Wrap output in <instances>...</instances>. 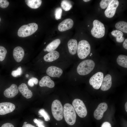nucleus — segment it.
<instances>
[{
	"mask_svg": "<svg viewBox=\"0 0 127 127\" xmlns=\"http://www.w3.org/2000/svg\"><path fill=\"white\" fill-rule=\"evenodd\" d=\"M63 115L66 123L70 125L75 123L76 119V114L72 105L69 103H65L63 108Z\"/></svg>",
	"mask_w": 127,
	"mask_h": 127,
	"instance_id": "obj_1",
	"label": "nucleus"
},
{
	"mask_svg": "<svg viewBox=\"0 0 127 127\" xmlns=\"http://www.w3.org/2000/svg\"><path fill=\"white\" fill-rule=\"evenodd\" d=\"M95 63L92 60H87L80 62L77 66V71L80 75H84L90 73L93 70Z\"/></svg>",
	"mask_w": 127,
	"mask_h": 127,
	"instance_id": "obj_2",
	"label": "nucleus"
},
{
	"mask_svg": "<svg viewBox=\"0 0 127 127\" xmlns=\"http://www.w3.org/2000/svg\"><path fill=\"white\" fill-rule=\"evenodd\" d=\"M38 28V25L32 23L21 26L18 32V35L20 37H24L30 36L34 33Z\"/></svg>",
	"mask_w": 127,
	"mask_h": 127,
	"instance_id": "obj_3",
	"label": "nucleus"
},
{
	"mask_svg": "<svg viewBox=\"0 0 127 127\" xmlns=\"http://www.w3.org/2000/svg\"><path fill=\"white\" fill-rule=\"evenodd\" d=\"M77 53L80 59H83L89 54L91 47L89 43L87 40H83L80 41L78 44Z\"/></svg>",
	"mask_w": 127,
	"mask_h": 127,
	"instance_id": "obj_4",
	"label": "nucleus"
},
{
	"mask_svg": "<svg viewBox=\"0 0 127 127\" xmlns=\"http://www.w3.org/2000/svg\"><path fill=\"white\" fill-rule=\"evenodd\" d=\"M51 110L52 115L54 118L57 121H60L63 117V108L59 100L56 99L52 102Z\"/></svg>",
	"mask_w": 127,
	"mask_h": 127,
	"instance_id": "obj_5",
	"label": "nucleus"
},
{
	"mask_svg": "<svg viewBox=\"0 0 127 127\" xmlns=\"http://www.w3.org/2000/svg\"><path fill=\"white\" fill-rule=\"evenodd\" d=\"M93 27L91 32L92 36L97 38L103 37L105 34V28L103 24L98 20H95L93 22Z\"/></svg>",
	"mask_w": 127,
	"mask_h": 127,
	"instance_id": "obj_6",
	"label": "nucleus"
},
{
	"mask_svg": "<svg viewBox=\"0 0 127 127\" xmlns=\"http://www.w3.org/2000/svg\"><path fill=\"white\" fill-rule=\"evenodd\" d=\"M72 104L75 111L80 117L83 118L87 115V110L82 101L79 99H75L72 102Z\"/></svg>",
	"mask_w": 127,
	"mask_h": 127,
	"instance_id": "obj_7",
	"label": "nucleus"
},
{
	"mask_svg": "<svg viewBox=\"0 0 127 127\" xmlns=\"http://www.w3.org/2000/svg\"><path fill=\"white\" fill-rule=\"evenodd\" d=\"M103 74L101 72H98L93 75L89 79L90 84L96 89L101 87L103 78Z\"/></svg>",
	"mask_w": 127,
	"mask_h": 127,
	"instance_id": "obj_8",
	"label": "nucleus"
},
{
	"mask_svg": "<svg viewBox=\"0 0 127 127\" xmlns=\"http://www.w3.org/2000/svg\"><path fill=\"white\" fill-rule=\"evenodd\" d=\"M119 4L118 0H112L104 12L105 16L108 18L112 17L115 14Z\"/></svg>",
	"mask_w": 127,
	"mask_h": 127,
	"instance_id": "obj_9",
	"label": "nucleus"
},
{
	"mask_svg": "<svg viewBox=\"0 0 127 127\" xmlns=\"http://www.w3.org/2000/svg\"><path fill=\"white\" fill-rule=\"evenodd\" d=\"M15 106L10 102H4L0 103V115H4L12 112Z\"/></svg>",
	"mask_w": 127,
	"mask_h": 127,
	"instance_id": "obj_10",
	"label": "nucleus"
},
{
	"mask_svg": "<svg viewBox=\"0 0 127 127\" xmlns=\"http://www.w3.org/2000/svg\"><path fill=\"white\" fill-rule=\"evenodd\" d=\"M107 105L106 103H100L94 112V118L98 120L102 119L104 113L107 110Z\"/></svg>",
	"mask_w": 127,
	"mask_h": 127,
	"instance_id": "obj_11",
	"label": "nucleus"
},
{
	"mask_svg": "<svg viewBox=\"0 0 127 127\" xmlns=\"http://www.w3.org/2000/svg\"><path fill=\"white\" fill-rule=\"evenodd\" d=\"M46 72L48 76L51 77L59 78L62 74L63 71L60 68L52 66L47 68Z\"/></svg>",
	"mask_w": 127,
	"mask_h": 127,
	"instance_id": "obj_12",
	"label": "nucleus"
},
{
	"mask_svg": "<svg viewBox=\"0 0 127 127\" xmlns=\"http://www.w3.org/2000/svg\"><path fill=\"white\" fill-rule=\"evenodd\" d=\"M73 24V21L72 20L69 18L67 19L59 24L58 29L60 32L64 31L72 28Z\"/></svg>",
	"mask_w": 127,
	"mask_h": 127,
	"instance_id": "obj_13",
	"label": "nucleus"
},
{
	"mask_svg": "<svg viewBox=\"0 0 127 127\" xmlns=\"http://www.w3.org/2000/svg\"><path fill=\"white\" fill-rule=\"evenodd\" d=\"M18 92L17 86L13 84L4 91V94L5 97L8 98H12L16 96Z\"/></svg>",
	"mask_w": 127,
	"mask_h": 127,
	"instance_id": "obj_14",
	"label": "nucleus"
},
{
	"mask_svg": "<svg viewBox=\"0 0 127 127\" xmlns=\"http://www.w3.org/2000/svg\"><path fill=\"white\" fill-rule=\"evenodd\" d=\"M13 54L14 58L16 61L19 62L23 59L24 56V52L22 48L18 46L14 48Z\"/></svg>",
	"mask_w": 127,
	"mask_h": 127,
	"instance_id": "obj_15",
	"label": "nucleus"
},
{
	"mask_svg": "<svg viewBox=\"0 0 127 127\" xmlns=\"http://www.w3.org/2000/svg\"><path fill=\"white\" fill-rule=\"evenodd\" d=\"M18 89L22 95L26 98H30L33 95L32 92L25 83H23L20 85L18 87Z\"/></svg>",
	"mask_w": 127,
	"mask_h": 127,
	"instance_id": "obj_16",
	"label": "nucleus"
},
{
	"mask_svg": "<svg viewBox=\"0 0 127 127\" xmlns=\"http://www.w3.org/2000/svg\"><path fill=\"white\" fill-rule=\"evenodd\" d=\"M39 84L41 87H47L50 88H53L55 86L54 81L48 76L43 77L40 80Z\"/></svg>",
	"mask_w": 127,
	"mask_h": 127,
	"instance_id": "obj_17",
	"label": "nucleus"
},
{
	"mask_svg": "<svg viewBox=\"0 0 127 127\" xmlns=\"http://www.w3.org/2000/svg\"><path fill=\"white\" fill-rule=\"evenodd\" d=\"M112 85L111 77L109 74L106 75L103 79L101 86V89L103 91L109 89Z\"/></svg>",
	"mask_w": 127,
	"mask_h": 127,
	"instance_id": "obj_18",
	"label": "nucleus"
},
{
	"mask_svg": "<svg viewBox=\"0 0 127 127\" xmlns=\"http://www.w3.org/2000/svg\"><path fill=\"white\" fill-rule=\"evenodd\" d=\"M60 54L58 51L54 50L49 52L44 56V60L48 62H51L57 60L59 57Z\"/></svg>",
	"mask_w": 127,
	"mask_h": 127,
	"instance_id": "obj_19",
	"label": "nucleus"
},
{
	"mask_svg": "<svg viewBox=\"0 0 127 127\" xmlns=\"http://www.w3.org/2000/svg\"><path fill=\"white\" fill-rule=\"evenodd\" d=\"M67 46L69 52L71 54L74 55L76 53L78 44L76 40L71 39L69 40L67 43Z\"/></svg>",
	"mask_w": 127,
	"mask_h": 127,
	"instance_id": "obj_20",
	"label": "nucleus"
},
{
	"mask_svg": "<svg viewBox=\"0 0 127 127\" xmlns=\"http://www.w3.org/2000/svg\"><path fill=\"white\" fill-rule=\"evenodd\" d=\"M60 43V39L54 40L47 45L45 48L46 51L50 52L54 51L58 47Z\"/></svg>",
	"mask_w": 127,
	"mask_h": 127,
	"instance_id": "obj_21",
	"label": "nucleus"
},
{
	"mask_svg": "<svg viewBox=\"0 0 127 127\" xmlns=\"http://www.w3.org/2000/svg\"><path fill=\"white\" fill-rule=\"evenodd\" d=\"M25 1L28 7L33 9L39 8L42 3V1L41 0H26Z\"/></svg>",
	"mask_w": 127,
	"mask_h": 127,
	"instance_id": "obj_22",
	"label": "nucleus"
},
{
	"mask_svg": "<svg viewBox=\"0 0 127 127\" xmlns=\"http://www.w3.org/2000/svg\"><path fill=\"white\" fill-rule=\"evenodd\" d=\"M111 33L112 36L116 37L117 42L121 43L124 41V38L123 37V34L121 31L118 30H114L111 32Z\"/></svg>",
	"mask_w": 127,
	"mask_h": 127,
	"instance_id": "obj_23",
	"label": "nucleus"
},
{
	"mask_svg": "<svg viewBox=\"0 0 127 127\" xmlns=\"http://www.w3.org/2000/svg\"><path fill=\"white\" fill-rule=\"evenodd\" d=\"M118 64L124 68H127V56L123 55H120L117 59Z\"/></svg>",
	"mask_w": 127,
	"mask_h": 127,
	"instance_id": "obj_24",
	"label": "nucleus"
},
{
	"mask_svg": "<svg viewBox=\"0 0 127 127\" xmlns=\"http://www.w3.org/2000/svg\"><path fill=\"white\" fill-rule=\"evenodd\" d=\"M116 28L119 30L125 33H127V23L121 21L117 23L115 25Z\"/></svg>",
	"mask_w": 127,
	"mask_h": 127,
	"instance_id": "obj_25",
	"label": "nucleus"
},
{
	"mask_svg": "<svg viewBox=\"0 0 127 127\" xmlns=\"http://www.w3.org/2000/svg\"><path fill=\"white\" fill-rule=\"evenodd\" d=\"M61 5L62 8L65 11L69 10L72 7L71 2L68 0H63L61 2Z\"/></svg>",
	"mask_w": 127,
	"mask_h": 127,
	"instance_id": "obj_26",
	"label": "nucleus"
},
{
	"mask_svg": "<svg viewBox=\"0 0 127 127\" xmlns=\"http://www.w3.org/2000/svg\"><path fill=\"white\" fill-rule=\"evenodd\" d=\"M38 114L40 115L39 117H43L45 121H48L50 120V118L49 115L44 109H40L38 111Z\"/></svg>",
	"mask_w": 127,
	"mask_h": 127,
	"instance_id": "obj_27",
	"label": "nucleus"
},
{
	"mask_svg": "<svg viewBox=\"0 0 127 127\" xmlns=\"http://www.w3.org/2000/svg\"><path fill=\"white\" fill-rule=\"evenodd\" d=\"M7 53L6 49L3 46H0V61H3L4 60Z\"/></svg>",
	"mask_w": 127,
	"mask_h": 127,
	"instance_id": "obj_28",
	"label": "nucleus"
},
{
	"mask_svg": "<svg viewBox=\"0 0 127 127\" xmlns=\"http://www.w3.org/2000/svg\"><path fill=\"white\" fill-rule=\"evenodd\" d=\"M62 11V8L60 7L56 8L55 11V19L57 20L60 19L61 17Z\"/></svg>",
	"mask_w": 127,
	"mask_h": 127,
	"instance_id": "obj_29",
	"label": "nucleus"
},
{
	"mask_svg": "<svg viewBox=\"0 0 127 127\" xmlns=\"http://www.w3.org/2000/svg\"><path fill=\"white\" fill-rule=\"evenodd\" d=\"M111 0H102L100 3V5L101 8L102 9H105L108 6Z\"/></svg>",
	"mask_w": 127,
	"mask_h": 127,
	"instance_id": "obj_30",
	"label": "nucleus"
},
{
	"mask_svg": "<svg viewBox=\"0 0 127 127\" xmlns=\"http://www.w3.org/2000/svg\"><path fill=\"white\" fill-rule=\"evenodd\" d=\"M22 70L21 66L19 67L17 69L12 71L11 73L13 77H16L22 74Z\"/></svg>",
	"mask_w": 127,
	"mask_h": 127,
	"instance_id": "obj_31",
	"label": "nucleus"
},
{
	"mask_svg": "<svg viewBox=\"0 0 127 127\" xmlns=\"http://www.w3.org/2000/svg\"><path fill=\"white\" fill-rule=\"evenodd\" d=\"M33 121L38 127H45L43 121L41 119L35 118L33 119Z\"/></svg>",
	"mask_w": 127,
	"mask_h": 127,
	"instance_id": "obj_32",
	"label": "nucleus"
},
{
	"mask_svg": "<svg viewBox=\"0 0 127 127\" xmlns=\"http://www.w3.org/2000/svg\"><path fill=\"white\" fill-rule=\"evenodd\" d=\"M9 3L8 0H0V7L2 8H7L9 5Z\"/></svg>",
	"mask_w": 127,
	"mask_h": 127,
	"instance_id": "obj_33",
	"label": "nucleus"
},
{
	"mask_svg": "<svg viewBox=\"0 0 127 127\" xmlns=\"http://www.w3.org/2000/svg\"><path fill=\"white\" fill-rule=\"evenodd\" d=\"M101 127H111V126L109 123L105 122L102 124Z\"/></svg>",
	"mask_w": 127,
	"mask_h": 127,
	"instance_id": "obj_34",
	"label": "nucleus"
},
{
	"mask_svg": "<svg viewBox=\"0 0 127 127\" xmlns=\"http://www.w3.org/2000/svg\"><path fill=\"white\" fill-rule=\"evenodd\" d=\"M1 127H14L12 124L9 123H6L3 124Z\"/></svg>",
	"mask_w": 127,
	"mask_h": 127,
	"instance_id": "obj_35",
	"label": "nucleus"
},
{
	"mask_svg": "<svg viewBox=\"0 0 127 127\" xmlns=\"http://www.w3.org/2000/svg\"><path fill=\"white\" fill-rule=\"evenodd\" d=\"M26 122H25L22 127H36L30 124L27 123Z\"/></svg>",
	"mask_w": 127,
	"mask_h": 127,
	"instance_id": "obj_36",
	"label": "nucleus"
},
{
	"mask_svg": "<svg viewBox=\"0 0 127 127\" xmlns=\"http://www.w3.org/2000/svg\"><path fill=\"white\" fill-rule=\"evenodd\" d=\"M28 85L30 87H32L34 86V83L32 79H30L28 82Z\"/></svg>",
	"mask_w": 127,
	"mask_h": 127,
	"instance_id": "obj_37",
	"label": "nucleus"
},
{
	"mask_svg": "<svg viewBox=\"0 0 127 127\" xmlns=\"http://www.w3.org/2000/svg\"><path fill=\"white\" fill-rule=\"evenodd\" d=\"M31 79L32 80L34 83L35 84H37L38 83V79L36 78L32 77L31 78Z\"/></svg>",
	"mask_w": 127,
	"mask_h": 127,
	"instance_id": "obj_38",
	"label": "nucleus"
},
{
	"mask_svg": "<svg viewBox=\"0 0 127 127\" xmlns=\"http://www.w3.org/2000/svg\"><path fill=\"white\" fill-rule=\"evenodd\" d=\"M127 39H126L124 41L123 44V48L126 49H127Z\"/></svg>",
	"mask_w": 127,
	"mask_h": 127,
	"instance_id": "obj_39",
	"label": "nucleus"
},
{
	"mask_svg": "<svg viewBox=\"0 0 127 127\" xmlns=\"http://www.w3.org/2000/svg\"><path fill=\"white\" fill-rule=\"evenodd\" d=\"M127 102H126V103L125 104V110L127 112Z\"/></svg>",
	"mask_w": 127,
	"mask_h": 127,
	"instance_id": "obj_40",
	"label": "nucleus"
},
{
	"mask_svg": "<svg viewBox=\"0 0 127 127\" xmlns=\"http://www.w3.org/2000/svg\"><path fill=\"white\" fill-rule=\"evenodd\" d=\"M90 0H83V1L85 2H87L90 1Z\"/></svg>",
	"mask_w": 127,
	"mask_h": 127,
	"instance_id": "obj_41",
	"label": "nucleus"
},
{
	"mask_svg": "<svg viewBox=\"0 0 127 127\" xmlns=\"http://www.w3.org/2000/svg\"><path fill=\"white\" fill-rule=\"evenodd\" d=\"M28 76L29 75L28 74H27L26 75V76L27 77H28Z\"/></svg>",
	"mask_w": 127,
	"mask_h": 127,
	"instance_id": "obj_42",
	"label": "nucleus"
},
{
	"mask_svg": "<svg viewBox=\"0 0 127 127\" xmlns=\"http://www.w3.org/2000/svg\"><path fill=\"white\" fill-rule=\"evenodd\" d=\"M44 51H46V49L45 48L44 49Z\"/></svg>",
	"mask_w": 127,
	"mask_h": 127,
	"instance_id": "obj_43",
	"label": "nucleus"
},
{
	"mask_svg": "<svg viewBox=\"0 0 127 127\" xmlns=\"http://www.w3.org/2000/svg\"><path fill=\"white\" fill-rule=\"evenodd\" d=\"M92 55V53H91V55H90V56H91V55Z\"/></svg>",
	"mask_w": 127,
	"mask_h": 127,
	"instance_id": "obj_44",
	"label": "nucleus"
},
{
	"mask_svg": "<svg viewBox=\"0 0 127 127\" xmlns=\"http://www.w3.org/2000/svg\"><path fill=\"white\" fill-rule=\"evenodd\" d=\"M1 18H0V21H1Z\"/></svg>",
	"mask_w": 127,
	"mask_h": 127,
	"instance_id": "obj_45",
	"label": "nucleus"
},
{
	"mask_svg": "<svg viewBox=\"0 0 127 127\" xmlns=\"http://www.w3.org/2000/svg\"><path fill=\"white\" fill-rule=\"evenodd\" d=\"M46 43V42H45L44 43V44H45Z\"/></svg>",
	"mask_w": 127,
	"mask_h": 127,
	"instance_id": "obj_46",
	"label": "nucleus"
}]
</instances>
